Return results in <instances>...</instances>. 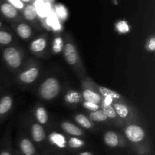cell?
<instances>
[{
    "mask_svg": "<svg viewBox=\"0 0 155 155\" xmlns=\"http://www.w3.org/2000/svg\"><path fill=\"white\" fill-rule=\"evenodd\" d=\"M62 52L65 61L69 66L72 67L77 73H80L81 74H84L85 70L82 64L77 48H76L74 42H71V40H68L64 43Z\"/></svg>",
    "mask_w": 155,
    "mask_h": 155,
    "instance_id": "cell-1",
    "label": "cell"
},
{
    "mask_svg": "<svg viewBox=\"0 0 155 155\" xmlns=\"http://www.w3.org/2000/svg\"><path fill=\"white\" fill-rule=\"evenodd\" d=\"M61 92V83L55 77H48L39 87V95L45 101L55 98Z\"/></svg>",
    "mask_w": 155,
    "mask_h": 155,
    "instance_id": "cell-2",
    "label": "cell"
},
{
    "mask_svg": "<svg viewBox=\"0 0 155 155\" xmlns=\"http://www.w3.org/2000/svg\"><path fill=\"white\" fill-rule=\"evenodd\" d=\"M3 61L12 69L21 68L24 61V54L21 49L15 46H8L2 53Z\"/></svg>",
    "mask_w": 155,
    "mask_h": 155,
    "instance_id": "cell-3",
    "label": "cell"
},
{
    "mask_svg": "<svg viewBox=\"0 0 155 155\" xmlns=\"http://www.w3.org/2000/svg\"><path fill=\"white\" fill-rule=\"evenodd\" d=\"M81 95L84 101H89L97 104H101L104 98L97 90L95 83H94L90 79H86L82 82Z\"/></svg>",
    "mask_w": 155,
    "mask_h": 155,
    "instance_id": "cell-4",
    "label": "cell"
},
{
    "mask_svg": "<svg viewBox=\"0 0 155 155\" xmlns=\"http://www.w3.org/2000/svg\"><path fill=\"white\" fill-rule=\"evenodd\" d=\"M124 134L130 142L133 144H139L145 139V131L137 124H129L124 130Z\"/></svg>",
    "mask_w": 155,
    "mask_h": 155,
    "instance_id": "cell-5",
    "label": "cell"
},
{
    "mask_svg": "<svg viewBox=\"0 0 155 155\" xmlns=\"http://www.w3.org/2000/svg\"><path fill=\"white\" fill-rule=\"evenodd\" d=\"M111 105L120 119L127 120L128 123L133 122L134 115L130 106L127 103L124 102V99L120 100V101H112Z\"/></svg>",
    "mask_w": 155,
    "mask_h": 155,
    "instance_id": "cell-6",
    "label": "cell"
},
{
    "mask_svg": "<svg viewBox=\"0 0 155 155\" xmlns=\"http://www.w3.org/2000/svg\"><path fill=\"white\" fill-rule=\"evenodd\" d=\"M39 73L40 72L38 67H30L19 74L18 80L24 84H31L37 80L39 76Z\"/></svg>",
    "mask_w": 155,
    "mask_h": 155,
    "instance_id": "cell-7",
    "label": "cell"
},
{
    "mask_svg": "<svg viewBox=\"0 0 155 155\" xmlns=\"http://www.w3.org/2000/svg\"><path fill=\"white\" fill-rule=\"evenodd\" d=\"M47 38L42 36L36 37L30 44V50L33 54H41L45 51L47 48Z\"/></svg>",
    "mask_w": 155,
    "mask_h": 155,
    "instance_id": "cell-8",
    "label": "cell"
},
{
    "mask_svg": "<svg viewBox=\"0 0 155 155\" xmlns=\"http://www.w3.org/2000/svg\"><path fill=\"white\" fill-rule=\"evenodd\" d=\"M121 141L124 142L121 136L114 131H107L104 135V142L110 148H117L121 146Z\"/></svg>",
    "mask_w": 155,
    "mask_h": 155,
    "instance_id": "cell-9",
    "label": "cell"
},
{
    "mask_svg": "<svg viewBox=\"0 0 155 155\" xmlns=\"http://www.w3.org/2000/svg\"><path fill=\"white\" fill-rule=\"evenodd\" d=\"M62 130L74 137H80L85 135L84 131L75 124L68 121H64L61 124Z\"/></svg>",
    "mask_w": 155,
    "mask_h": 155,
    "instance_id": "cell-10",
    "label": "cell"
},
{
    "mask_svg": "<svg viewBox=\"0 0 155 155\" xmlns=\"http://www.w3.org/2000/svg\"><path fill=\"white\" fill-rule=\"evenodd\" d=\"M12 106H13V99L11 95H3L0 98V120L4 118L10 112Z\"/></svg>",
    "mask_w": 155,
    "mask_h": 155,
    "instance_id": "cell-11",
    "label": "cell"
},
{
    "mask_svg": "<svg viewBox=\"0 0 155 155\" xmlns=\"http://www.w3.org/2000/svg\"><path fill=\"white\" fill-rule=\"evenodd\" d=\"M31 136L32 139L36 143H41L46 138V134L44 128L41 124L34 123L31 126Z\"/></svg>",
    "mask_w": 155,
    "mask_h": 155,
    "instance_id": "cell-12",
    "label": "cell"
},
{
    "mask_svg": "<svg viewBox=\"0 0 155 155\" xmlns=\"http://www.w3.org/2000/svg\"><path fill=\"white\" fill-rule=\"evenodd\" d=\"M96 87L98 92L103 98H109V99H111L112 101H120V100L124 99L120 94L115 92L113 89L100 86H96Z\"/></svg>",
    "mask_w": 155,
    "mask_h": 155,
    "instance_id": "cell-13",
    "label": "cell"
},
{
    "mask_svg": "<svg viewBox=\"0 0 155 155\" xmlns=\"http://www.w3.org/2000/svg\"><path fill=\"white\" fill-rule=\"evenodd\" d=\"M48 140L53 145L59 148H65L68 145L65 136L57 132H52L50 133L48 136Z\"/></svg>",
    "mask_w": 155,
    "mask_h": 155,
    "instance_id": "cell-14",
    "label": "cell"
},
{
    "mask_svg": "<svg viewBox=\"0 0 155 155\" xmlns=\"http://www.w3.org/2000/svg\"><path fill=\"white\" fill-rule=\"evenodd\" d=\"M19 148L24 155H35L36 148L33 142L27 138H23L19 142Z\"/></svg>",
    "mask_w": 155,
    "mask_h": 155,
    "instance_id": "cell-15",
    "label": "cell"
},
{
    "mask_svg": "<svg viewBox=\"0 0 155 155\" xmlns=\"http://www.w3.org/2000/svg\"><path fill=\"white\" fill-rule=\"evenodd\" d=\"M16 33L20 38L24 40L30 39L33 36V30L30 25L25 23H21L16 26Z\"/></svg>",
    "mask_w": 155,
    "mask_h": 155,
    "instance_id": "cell-16",
    "label": "cell"
},
{
    "mask_svg": "<svg viewBox=\"0 0 155 155\" xmlns=\"http://www.w3.org/2000/svg\"><path fill=\"white\" fill-rule=\"evenodd\" d=\"M0 11L5 17L9 19H14L16 18L18 15V12L15 7L9 3H3L0 6Z\"/></svg>",
    "mask_w": 155,
    "mask_h": 155,
    "instance_id": "cell-17",
    "label": "cell"
},
{
    "mask_svg": "<svg viewBox=\"0 0 155 155\" xmlns=\"http://www.w3.org/2000/svg\"><path fill=\"white\" fill-rule=\"evenodd\" d=\"M100 106H101V110H104V112L106 114V115H107V119H110L111 120L115 121L120 120L119 117L117 116V114L116 112H115L114 107H112L111 103H107L102 101V102L100 104Z\"/></svg>",
    "mask_w": 155,
    "mask_h": 155,
    "instance_id": "cell-18",
    "label": "cell"
},
{
    "mask_svg": "<svg viewBox=\"0 0 155 155\" xmlns=\"http://www.w3.org/2000/svg\"><path fill=\"white\" fill-rule=\"evenodd\" d=\"M82 99H83L82 95H80V92L74 90V89H71L68 91L64 96V101L71 104H79Z\"/></svg>",
    "mask_w": 155,
    "mask_h": 155,
    "instance_id": "cell-19",
    "label": "cell"
},
{
    "mask_svg": "<svg viewBox=\"0 0 155 155\" xmlns=\"http://www.w3.org/2000/svg\"><path fill=\"white\" fill-rule=\"evenodd\" d=\"M35 117H36L38 124H41V125L47 124L48 120V115L45 107L42 106H39L36 107L35 110Z\"/></svg>",
    "mask_w": 155,
    "mask_h": 155,
    "instance_id": "cell-20",
    "label": "cell"
},
{
    "mask_svg": "<svg viewBox=\"0 0 155 155\" xmlns=\"http://www.w3.org/2000/svg\"><path fill=\"white\" fill-rule=\"evenodd\" d=\"M89 119L90 120H92L93 122L97 123H102L105 122L107 120V117L106 114L104 113V110L99 109V110H96V111L89 112Z\"/></svg>",
    "mask_w": 155,
    "mask_h": 155,
    "instance_id": "cell-21",
    "label": "cell"
},
{
    "mask_svg": "<svg viewBox=\"0 0 155 155\" xmlns=\"http://www.w3.org/2000/svg\"><path fill=\"white\" fill-rule=\"evenodd\" d=\"M23 15L27 21H33L36 20V17H37V12L35 8V6L33 5H27L25 8H24Z\"/></svg>",
    "mask_w": 155,
    "mask_h": 155,
    "instance_id": "cell-22",
    "label": "cell"
},
{
    "mask_svg": "<svg viewBox=\"0 0 155 155\" xmlns=\"http://www.w3.org/2000/svg\"><path fill=\"white\" fill-rule=\"evenodd\" d=\"M74 120H75L76 122L84 129H92V124L91 123V120L87 117L86 116H85L84 114H78L76 115L74 117Z\"/></svg>",
    "mask_w": 155,
    "mask_h": 155,
    "instance_id": "cell-23",
    "label": "cell"
},
{
    "mask_svg": "<svg viewBox=\"0 0 155 155\" xmlns=\"http://www.w3.org/2000/svg\"><path fill=\"white\" fill-rule=\"evenodd\" d=\"M64 47V40L61 36H58L53 39L52 42V47H51V49H52L53 53L54 54H58V53L61 52L62 50H63Z\"/></svg>",
    "mask_w": 155,
    "mask_h": 155,
    "instance_id": "cell-24",
    "label": "cell"
},
{
    "mask_svg": "<svg viewBox=\"0 0 155 155\" xmlns=\"http://www.w3.org/2000/svg\"><path fill=\"white\" fill-rule=\"evenodd\" d=\"M68 146L70 148H73V149H77V148H80L85 145V142L82 139H80L78 137H72L69 138L68 141H67Z\"/></svg>",
    "mask_w": 155,
    "mask_h": 155,
    "instance_id": "cell-25",
    "label": "cell"
},
{
    "mask_svg": "<svg viewBox=\"0 0 155 155\" xmlns=\"http://www.w3.org/2000/svg\"><path fill=\"white\" fill-rule=\"evenodd\" d=\"M13 36L9 32L5 30H0V45H7L12 43Z\"/></svg>",
    "mask_w": 155,
    "mask_h": 155,
    "instance_id": "cell-26",
    "label": "cell"
},
{
    "mask_svg": "<svg viewBox=\"0 0 155 155\" xmlns=\"http://www.w3.org/2000/svg\"><path fill=\"white\" fill-rule=\"evenodd\" d=\"M116 29L118 31V33H121V34L127 33L130 30L128 23L125 21H119V22L116 24Z\"/></svg>",
    "mask_w": 155,
    "mask_h": 155,
    "instance_id": "cell-27",
    "label": "cell"
},
{
    "mask_svg": "<svg viewBox=\"0 0 155 155\" xmlns=\"http://www.w3.org/2000/svg\"><path fill=\"white\" fill-rule=\"evenodd\" d=\"M35 8L37 12V15H40L41 17H45L47 15L46 6L42 1L36 2V6L35 7Z\"/></svg>",
    "mask_w": 155,
    "mask_h": 155,
    "instance_id": "cell-28",
    "label": "cell"
},
{
    "mask_svg": "<svg viewBox=\"0 0 155 155\" xmlns=\"http://www.w3.org/2000/svg\"><path fill=\"white\" fill-rule=\"evenodd\" d=\"M56 13H57L58 18L61 20H65L68 18V11L65 8L64 6L61 5H58L56 6Z\"/></svg>",
    "mask_w": 155,
    "mask_h": 155,
    "instance_id": "cell-29",
    "label": "cell"
},
{
    "mask_svg": "<svg viewBox=\"0 0 155 155\" xmlns=\"http://www.w3.org/2000/svg\"><path fill=\"white\" fill-rule=\"evenodd\" d=\"M83 106L85 109H86V110H89L90 112L96 111V110L101 109V106H100V104H95V103L89 102V101H83Z\"/></svg>",
    "mask_w": 155,
    "mask_h": 155,
    "instance_id": "cell-30",
    "label": "cell"
},
{
    "mask_svg": "<svg viewBox=\"0 0 155 155\" xmlns=\"http://www.w3.org/2000/svg\"><path fill=\"white\" fill-rule=\"evenodd\" d=\"M146 49L150 52H154L155 51V38L154 36H151L147 41Z\"/></svg>",
    "mask_w": 155,
    "mask_h": 155,
    "instance_id": "cell-31",
    "label": "cell"
},
{
    "mask_svg": "<svg viewBox=\"0 0 155 155\" xmlns=\"http://www.w3.org/2000/svg\"><path fill=\"white\" fill-rule=\"evenodd\" d=\"M47 22H48L47 23V24H48V25H49L50 27H52L54 30H58L61 29L60 24H59L58 21L54 18H48Z\"/></svg>",
    "mask_w": 155,
    "mask_h": 155,
    "instance_id": "cell-32",
    "label": "cell"
},
{
    "mask_svg": "<svg viewBox=\"0 0 155 155\" xmlns=\"http://www.w3.org/2000/svg\"><path fill=\"white\" fill-rule=\"evenodd\" d=\"M8 2L9 4L12 5L13 7H15L17 10H18V9H19V10H22V9H24V2H21V0H8Z\"/></svg>",
    "mask_w": 155,
    "mask_h": 155,
    "instance_id": "cell-33",
    "label": "cell"
},
{
    "mask_svg": "<svg viewBox=\"0 0 155 155\" xmlns=\"http://www.w3.org/2000/svg\"><path fill=\"white\" fill-rule=\"evenodd\" d=\"M0 155H12L11 148H5V147L2 148L1 151H0Z\"/></svg>",
    "mask_w": 155,
    "mask_h": 155,
    "instance_id": "cell-34",
    "label": "cell"
},
{
    "mask_svg": "<svg viewBox=\"0 0 155 155\" xmlns=\"http://www.w3.org/2000/svg\"><path fill=\"white\" fill-rule=\"evenodd\" d=\"M79 155H92V154L89 151H83V152L80 153Z\"/></svg>",
    "mask_w": 155,
    "mask_h": 155,
    "instance_id": "cell-35",
    "label": "cell"
},
{
    "mask_svg": "<svg viewBox=\"0 0 155 155\" xmlns=\"http://www.w3.org/2000/svg\"><path fill=\"white\" fill-rule=\"evenodd\" d=\"M21 2H30V0H21Z\"/></svg>",
    "mask_w": 155,
    "mask_h": 155,
    "instance_id": "cell-36",
    "label": "cell"
},
{
    "mask_svg": "<svg viewBox=\"0 0 155 155\" xmlns=\"http://www.w3.org/2000/svg\"><path fill=\"white\" fill-rule=\"evenodd\" d=\"M2 23L1 21H0V28H1V27H2Z\"/></svg>",
    "mask_w": 155,
    "mask_h": 155,
    "instance_id": "cell-37",
    "label": "cell"
}]
</instances>
